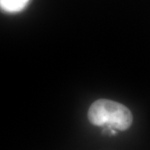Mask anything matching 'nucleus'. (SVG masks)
I'll return each instance as SVG.
<instances>
[{"label": "nucleus", "mask_w": 150, "mask_h": 150, "mask_svg": "<svg viewBox=\"0 0 150 150\" xmlns=\"http://www.w3.org/2000/svg\"><path fill=\"white\" fill-rule=\"evenodd\" d=\"M88 118L92 124L107 127L112 131H125L133 123V115L128 108L108 99H98L93 103L89 108Z\"/></svg>", "instance_id": "nucleus-1"}, {"label": "nucleus", "mask_w": 150, "mask_h": 150, "mask_svg": "<svg viewBox=\"0 0 150 150\" xmlns=\"http://www.w3.org/2000/svg\"><path fill=\"white\" fill-rule=\"evenodd\" d=\"M29 0H0V8L3 10L15 13L25 8Z\"/></svg>", "instance_id": "nucleus-2"}]
</instances>
